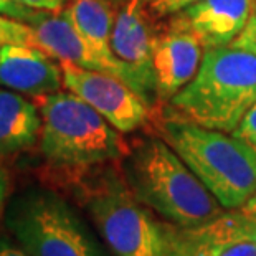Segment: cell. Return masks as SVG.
I'll list each match as a JSON object with an SVG mask.
<instances>
[{
  "label": "cell",
  "instance_id": "obj_1",
  "mask_svg": "<svg viewBox=\"0 0 256 256\" xmlns=\"http://www.w3.org/2000/svg\"><path fill=\"white\" fill-rule=\"evenodd\" d=\"M124 177L139 202L177 226H198L225 214L164 139H146L128 150Z\"/></svg>",
  "mask_w": 256,
  "mask_h": 256
},
{
  "label": "cell",
  "instance_id": "obj_2",
  "mask_svg": "<svg viewBox=\"0 0 256 256\" xmlns=\"http://www.w3.org/2000/svg\"><path fill=\"white\" fill-rule=\"evenodd\" d=\"M170 104L178 119L233 132L256 104V55L235 46L205 50L197 74Z\"/></svg>",
  "mask_w": 256,
  "mask_h": 256
},
{
  "label": "cell",
  "instance_id": "obj_3",
  "mask_svg": "<svg viewBox=\"0 0 256 256\" xmlns=\"http://www.w3.org/2000/svg\"><path fill=\"white\" fill-rule=\"evenodd\" d=\"M34 102L42 114L40 150L53 167L88 170L126 157L122 132L80 96L56 91Z\"/></svg>",
  "mask_w": 256,
  "mask_h": 256
},
{
  "label": "cell",
  "instance_id": "obj_4",
  "mask_svg": "<svg viewBox=\"0 0 256 256\" xmlns=\"http://www.w3.org/2000/svg\"><path fill=\"white\" fill-rule=\"evenodd\" d=\"M162 139L177 152L225 210H240L256 192V154L223 130L167 119Z\"/></svg>",
  "mask_w": 256,
  "mask_h": 256
},
{
  "label": "cell",
  "instance_id": "obj_5",
  "mask_svg": "<svg viewBox=\"0 0 256 256\" xmlns=\"http://www.w3.org/2000/svg\"><path fill=\"white\" fill-rule=\"evenodd\" d=\"M78 198L114 256H166L170 223L160 222L114 168L76 182Z\"/></svg>",
  "mask_w": 256,
  "mask_h": 256
},
{
  "label": "cell",
  "instance_id": "obj_6",
  "mask_svg": "<svg viewBox=\"0 0 256 256\" xmlns=\"http://www.w3.org/2000/svg\"><path fill=\"white\" fill-rule=\"evenodd\" d=\"M10 235L30 256H111L73 206L46 188H30L5 212Z\"/></svg>",
  "mask_w": 256,
  "mask_h": 256
},
{
  "label": "cell",
  "instance_id": "obj_7",
  "mask_svg": "<svg viewBox=\"0 0 256 256\" xmlns=\"http://www.w3.org/2000/svg\"><path fill=\"white\" fill-rule=\"evenodd\" d=\"M60 64L64 88L94 108L119 132H134L149 121V104L122 80L72 63Z\"/></svg>",
  "mask_w": 256,
  "mask_h": 256
},
{
  "label": "cell",
  "instance_id": "obj_8",
  "mask_svg": "<svg viewBox=\"0 0 256 256\" xmlns=\"http://www.w3.org/2000/svg\"><path fill=\"white\" fill-rule=\"evenodd\" d=\"M146 0H128L114 18L111 35L112 53L132 74L136 91L147 104H152L156 91L152 40L149 22L144 12Z\"/></svg>",
  "mask_w": 256,
  "mask_h": 256
},
{
  "label": "cell",
  "instance_id": "obj_9",
  "mask_svg": "<svg viewBox=\"0 0 256 256\" xmlns=\"http://www.w3.org/2000/svg\"><path fill=\"white\" fill-rule=\"evenodd\" d=\"M205 48L182 18L152 40L156 91L162 101H170L197 74Z\"/></svg>",
  "mask_w": 256,
  "mask_h": 256
},
{
  "label": "cell",
  "instance_id": "obj_10",
  "mask_svg": "<svg viewBox=\"0 0 256 256\" xmlns=\"http://www.w3.org/2000/svg\"><path fill=\"white\" fill-rule=\"evenodd\" d=\"M34 30L35 46L48 53L60 63H72L74 66L92 70V72L110 73L122 80L136 91L134 80L128 70L108 63L91 50L72 22L63 12H43L38 10L34 20L28 24Z\"/></svg>",
  "mask_w": 256,
  "mask_h": 256
},
{
  "label": "cell",
  "instance_id": "obj_11",
  "mask_svg": "<svg viewBox=\"0 0 256 256\" xmlns=\"http://www.w3.org/2000/svg\"><path fill=\"white\" fill-rule=\"evenodd\" d=\"M0 86L32 96L56 92L63 88L60 62L36 46H0Z\"/></svg>",
  "mask_w": 256,
  "mask_h": 256
},
{
  "label": "cell",
  "instance_id": "obj_12",
  "mask_svg": "<svg viewBox=\"0 0 256 256\" xmlns=\"http://www.w3.org/2000/svg\"><path fill=\"white\" fill-rule=\"evenodd\" d=\"M253 0H198L180 12L205 50L230 46L246 26Z\"/></svg>",
  "mask_w": 256,
  "mask_h": 256
},
{
  "label": "cell",
  "instance_id": "obj_13",
  "mask_svg": "<svg viewBox=\"0 0 256 256\" xmlns=\"http://www.w3.org/2000/svg\"><path fill=\"white\" fill-rule=\"evenodd\" d=\"M240 242H248L240 226L238 210L223 214L198 226L170 223L166 256H222Z\"/></svg>",
  "mask_w": 256,
  "mask_h": 256
},
{
  "label": "cell",
  "instance_id": "obj_14",
  "mask_svg": "<svg viewBox=\"0 0 256 256\" xmlns=\"http://www.w3.org/2000/svg\"><path fill=\"white\" fill-rule=\"evenodd\" d=\"M40 130L42 114L35 102L0 86V156L28 149Z\"/></svg>",
  "mask_w": 256,
  "mask_h": 256
},
{
  "label": "cell",
  "instance_id": "obj_15",
  "mask_svg": "<svg viewBox=\"0 0 256 256\" xmlns=\"http://www.w3.org/2000/svg\"><path fill=\"white\" fill-rule=\"evenodd\" d=\"M62 12L66 15L74 30L88 43L96 55H100L114 66L128 70L126 64H122L112 53L111 35L116 15L106 0H68L66 7Z\"/></svg>",
  "mask_w": 256,
  "mask_h": 256
},
{
  "label": "cell",
  "instance_id": "obj_16",
  "mask_svg": "<svg viewBox=\"0 0 256 256\" xmlns=\"http://www.w3.org/2000/svg\"><path fill=\"white\" fill-rule=\"evenodd\" d=\"M12 43V45L35 46L34 30L28 24L10 17H0V46Z\"/></svg>",
  "mask_w": 256,
  "mask_h": 256
},
{
  "label": "cell",
  "instance_id": "obj_17",
  "mask_svg": "<svg viewBox=\"0 0 256 256\" xmlns=\"http://www.w3.org/2000/svg\"><path fill=\"white\" fill-rule=\"evenodd\" d=\"M232 136L246 144L256 154V104L244 114V118L240 121Z\"/></svg>",
  "mask_w": 256,
  "mask_h": 256
},
{
  "label": "cell",
  "instance_id": "obj_18",
  "mask_svg": "<svg viewBox=\"0 0 256 256\" xmlns=\"http://www.w3.org/2000/svg\"><path fill=\"white\" fill-rule=\"evenodd\" d=\"M230 46L242 48V50L252 52L253 55H256V0H253L252 15H250L246 26H244L242 34L238 35V38H235V42H233Z\"/></svg>",
  "mask_w": 256,
  "mask_h": 256
},
{
  "label": "cell",
  "instance_id": "obj_19",
  "mask_svg": "<svg viewBox=\"0 0 256 256\" xmlns=\"http://www.w3.org/2000/svg\"><path fill=\"white\" fill-rule=\"evenodd\" d=\"M36 12L38 10L26 7V5L17 2V0H0V14L5 15V17L30 24L36 15Z\"/></svg>",
  "mask_w": 256,
  "mask_h": 256
},
{
  "label": "cell",
  "instance_id": "obj_20",
  "mask_svg": "<svg viewBox=\"0 0 256 256\" xmlns=\"http://www.w3.org/2000/svg\"><path fill=\"white\" fill-rule=\"evenodd\" d=\"M198 0H152V8L157 15H172L180 14L184 8Z\"/></svg>",
  "mask_w": 256,
  "mask_h": 256
},
{
  "label": "cell",
  "instance_id": "obj_21",
  "mask_svg": "<svg viewBox=\"0 0 256 256\" xmlns=\"http://www.w3.org/2000/svg\"><path fill=\"white\" fill-rule=\"evenodd\" d=\"M17 2L26 5L34 10H43V12H62L66 7L68 0H17Z\"/></svg>",
  "mask_w": 256,
  "mask_h": 256
},
{
  "label": "cell",
  "instance_id": "obj_22",
  "mask_svg": "<svg viewBox=\"0 0 256 256\" xmlns=\"http://www.w3.org/2000/svg\"><path fill=\"white\" fill-rule=\"evenodd\" d=\"M0 256H30L17 242L7 236H0Z\"/></svg>",
  "mask_w": 256,
  "mask_h": 256
},
{
  "label": "cell",
  "instance_id": "obj_23",
  "mask_svg": "<svg viewBox=\"0 0 256 256\" xmlns=\"http://www.w3.org/2000/svg\"><path fill=\"white\" fill-rule=\"evenodd\" d=\"M222 256H256V244L253 242H240L228 248Z\"/></svg>",
  "mask_w": 256,
  "mask_h": 256
},
{
  "label": "cell",
  "instance_id": "obj_24",
  "mask_svg": "<svg viewBox=\"0 0 256 256\" xmlns=\"http://www.w3.org/2000/svg\"><path fill=\"white\" fill-rule=\"evenodd\" d=\"M238 216H240V226H242L244 240L253 242L256 244V220L244 216L240 210H238Z\"/></svg>",
  "mask_w": 256,
  "mask_h": 256
},
{
  "label": "cell",
  "instance_id": "obj_25",
  "mask_svg": "<svg viewBox=\"0 0 256 256\" xmlns=\"http://www.w3.org/2000/svg\"><path fill=\"white\" fill-rule=\"evenodd\" d=\"M7 194H8V178H7V174L0 168V214H2Z\"/></svg>",
  "mask_w": 256,
  "mask_h": 256
},
{
  "label": "cell",
  "instance_id": "obj_26",
  "mask_svg": "<svg viewBox=\"0 0 256 256\" xmlns=\"http://www.w3.org/2000/svg\"><path fill=\"white\" fill-rule=\"evenodd\" d=\"M240 212H242L244 216H248V218L256 220V192L253 194V197L250 198L242 208H240Z\"/></svg>",
  "mask_w": 256,
  "mask_h": 256
},
{
  "label": "cell",
  "instance_id": "obj_27",
  "mask_svg": "<svg viewBox=\"0 0 256 256\" xmlns=\"http://www.w3.org/2000/svg\"><path fill=\"white\" fill-rule=\"evenodd\" d=\"M146 2H147V0H146ZM150 2H152V0H150Z\"/></svg>",
  "mask_w": 256,
  "mask_h": 256
}]
</instances>
